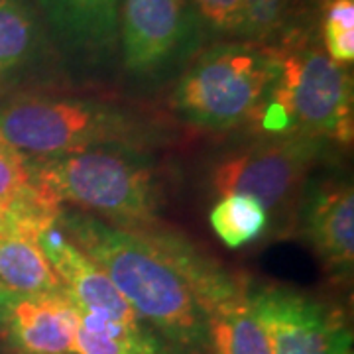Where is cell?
Wrapping results in <instances>:
<instances>
[{
    "label": "cell",
    "instance_id": "cell-15",
    "mask_svg": "<svg viewBox=\"0 0 354 354\" xmlns=\"http://www.w3.org/2000/svg\"><path fill=\"white\" fill-rule=\"evenodd\" d=\"M321 0H242L236 38L268 50L319 39Z\"/></svg>",
    "mask_w": 354,
    "mask_h": 354
},
{
    "label": "cell",
    "instance_id": "cell-4",
    "mask_svg": "<svg viewBox=\"0 0 354 354\" xmlns=\"http://www.w3.org/2000/svg\"><path fill=\"white\" fill-rule=\"evenodd\" d=\"M278 79V53L241 39L199 51L183 69L171 109L189 127L228 134L256 130Z\"/></svg>",
    "mask_w": 354,
    "mask_h": 354
},
{
    "label": "cell",
    "instance_id": "cell-19",
    "mask_svg": "<svg viewBox=\"0 0 354 354\" xmlns=\"http://www.w3.org/2000/svg\"><path fill=\"white\" fill-rule=\"evenodd\" d=\"M319 41L335 64L354 62V0H321Z\"/></svg>",
    "mask_w": 354,
    "mask_h": 354
},
{
    "label": "cell",
    "instance_id": "cell-2",
    "mask_svg": "<svg viewBox=\"0 0 354 354\" xmlns=\"http://www.w3.org/2000/svg\"><path fill=\"white\" fill-rule=\"evenodd\" d=\"M0 138L26 160H50L101 148L150 153L176 132L136 106L41 91L0 99Z\"/></svg>",
    "mask_w": 354,
    "mask_h": 354
},
{
    "label": "cell",
    "instance_id": "cell-21",
    "mask_svg": "<svg viewBox=\"0 0 354 354\" xmlns=\"http://www.w3.org/2000/svg\"><path fill=\"white\" fill-rule=\"evenodd\" d=\"M0 354H14V353H10V351H8V348H6V346L0 342Z\"/></svg>",
    "mask_w": 354,
    "mask_h": 354
},
{
    "label": "cell",
    "instance_id": "cell-5",
    "mask_svg": "<svg viewBox=\"0 0 354 354\" xmlns=\"http://www.w3.org/2000/svg\"><path fill=\"white\" fill-rule=\"evenodd\" d=\"M337 148L305 134H254L218 156L211 167V187L218 197H254L270 215V232L288 236L293 234L305 185L329 167Z\"/></svg>",
    "mask_w": 354,
    "mask_h": 354
},
{
    "label": "cell",
    "instance_id": "cell-18",
    "mask_svg": "<svg viewBox=\"0 0 354 354\" xmlns=\"http://www.w3.org/2000/svg\"><path fill=\"white\" fill-rule=\"evenodd\" d=\"M209 223L225 246L239 250L270 232V215L250 195H225L211 209Z\"/></svg>",
    "mask_w": 354,
    "mask_h": 354
},
{
    "label": "cell",
    "instance_id": "cell-20",
    "mask_svg": "<svg viewBox=\"0 0 354 354\" xmlns=\"http://www.w3.org/2000/svg\"><path fill=\"white\" fill-rule=\"evenodd\" d=\"M205 39H234L241 24L242 0H191Z\"/></svg>",
    "mask_w": 354,
    "mask_h": 354
},
{
    "label": "cell",
    "instance_id": "cell-12",
    "mask_svg": "<svg viewBox=\"0 0 354 354\" xmlns=\"http://www.w3.org/2000/svg\"><path fill=\"white\" fill-rule=\"evenodd\" d=\"M34 4L62 59L99 67L118 50L120 0H34Z\"/></svg>",
    "mask_w": 354,
    "mask_h": 354
},
{
    "label": "cell",
    "instance_id": "cell-1",
    "mask_svg": "<svg viewBox=\"0 0 354 354\" xmlns=\"http://www.w3.org/2000/svg\"><path fill=\"white\" fill-rule=\"evenodd\" d=\"M55 223L81 252L106 272L167 354H211L209 319L197 291L150 239L75 207H62Z\"/></svg>",
    "mask_w": 354,
    "mask_h": 354
},
{
    "label": "cell",
    "instance_id": "cell-10",
    "mask_svg": "<svg viewBox=\"0 0 354 354\" xmlns=\"http://www.w3.org/2000/svg\"><path fill=\"white\" fill-rule=\"evenodd\" d=\"M62 55L34 0H0V99L53 91Z\"/></svg>",
    "mask_w": 354,
    "mask_h": 354
},
{
    "label": "cell",
    "instance_id": "cell-11",
    "mask_svg": "<svg viewBox=\"0 0 354 354\" xmlns=\"http://www.w3.org/2000/svg\"><path fill=\"white\" fill-rule=\"evenodd\" d=\"M77 311L69 295L0 290V342L14 354H71Z\"/></svg>",
    "mask_w": 354,
    "mask_h": 354
},
{
    "label": "cell",
    "instance_id": "cell-7",
    "mask_svg": "<svg viewBox=\"0 0 354 354\" xmlns=\"http://www.w3.org/2000/svg\"><path fill=\"white\" fill-rule=\"evenodd\" d=\"M205 34L191 0H120L118 48L128 75L158 83L201 50Z\"/></svg>",
    "mask_w": 354,
    "mask_h": 354
},
{
    "label": "cell",
    "instance_id": "cell-6",
    "mask_svg": "<svg viewBox=\"0 0 354 354\" xmlns=\"http://www.w3.org/2000/svg\"><path fill=\"white\" fill-rule=\"evenodd\" d=\"M276 53L278 79L256 132L305 134L333 142L339 148L351 146L353 73L329 59L319 39L301 41Z\"/></svg>",
    "mask_w": 354,
    "mask_h": 354
},
{
    "label": "cell",
    "instance_id": "cell-16",
    "mask_svg": "<svg viewBox=\"0 0 354 354\" xmlns=\"http://www.w3.org/2000/svg\"><path fill=\"white\" fill-rule=\"evenodd\" d=\"M248 281H236L205 305L211 354H272L262 323L254 313Z\"/></svg>",
    "mask_w": 354,
    "mask_h": 354
},
{
    "label": "cell",
    "instance_id": "cell-14",
    "mask_svg": "<svg viewBox=\"0 0 354 354\" xmlns=\"http://www.w3.org/2000/svg\"><path fill=\"white\" fill-rule=\"evenodd\" d=\"M62 207L39 185L28 160L0 138V232L38 239L57 221Z\"/></svg>",
    "mask_w": 354,
    "mask_h": 354
},
{
    "label": "cell",
    "instance_id": "cell-8",
    "mask_svg": "<svg viewBox=\"0 0 354 354\" xmlns=\"http://www.w3.org/2000/svg\"><path fill=\"white\" fill-rule=\"evenodd\" d=\"M248 295L272 354H353V330L341 307L278 283H250Z\"/></svg>",
    "mask_w": 354,
    "mask_h": 354
},
{
    "label": "cell",
    "instance_id": "cell-9",
    "mask_svg": "<svg viewBox=\"0 0 354 354\" xmlns=\"http://www.w3.org/2000/svg\"><path fill=\"white\" fill-rule=\"evenodd\" d=\"M293 234L313 248L337 281H351L354 270V189L351 177L321 169L305 185Z\"/></svg>",
    "mask_w": 354,
    "mask_h": 354
},
{
    "label": "cell",
    "instance_id": "cell-17",
    "mask_svg": "<svg viewBox=\"0 0 354 354\" xmlns=\"http://www.w3.org/2000/svg\"><path fill=\"white\" fill-rule=\"evenodd\" d=\"M0 290L62 293L65 288L36 236L0 232Z\"/></svg>",
    "mask_w": 354,
    "mask_h": 354
},
{
    "label": "cell",
    "instance_id": "cell-13",
    "mask_svg": "<svg viewBox=\"0 0 354 354\" xmlns=\"http://www.w3.org/2000/svg\"><path fill=\"white\" fill-rule=\"evenodd\" d=\"M38 242L75 307L114 319L130 329L144 327L120 291L114 288L106 272L87 254L81 252L59 230L57 223L41 230Z\"/></svg>",
    "mask_w": 354,
    "mask_h": 354
},
{
    "label": "cell",
    "instance_id": "cell-3",
    "mask_svg": "<svg viewBox=\"0 0 354 354\" xmlns=\"http://www.w3.org/2000/svg\"><path fill=\"white\" fill-rule=\"evenodd\" d=\"M28 164L59 205L67 203L127 230L160 225L165 191L148 152L101 148Z\"/></svg>",
    "mask_w": 354,
    "mask_h": 354
}]
</instances>
